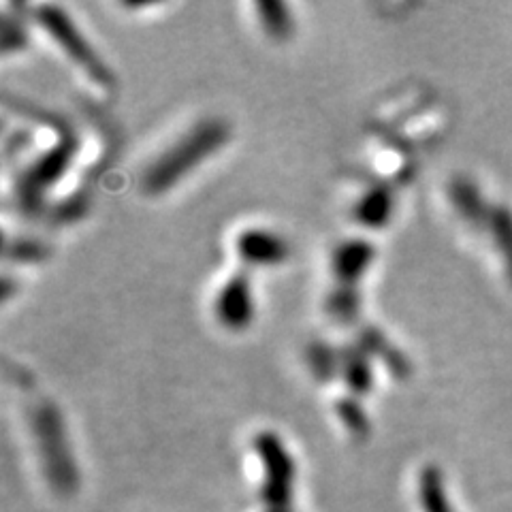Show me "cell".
I'll return each mask as SVG.
<instances>
[{"label":"cell","instance_id":"obj_14","mask_svg":"<svg viewBox=\"0 0 512 512\" xmlns=\"http://www.w3.org/2000/svg\"><path fill=\"white\" fill-rule=\"evenodd\" d=\"M335 414L340 416V421L346 425L352 436L363 438L370 434V419L359 404L357 397H342L335 402Z\"/></svg>","mask_w":512,"mask_h":512},{"label":"cell","instance_id":"obj_15","mask_svg":"<svg viewBox=\"0 0 512 512\" xmlns=\"http://www.w3.org/2000/svg\"><path fill=\"white\" fill-rule=\"evenodd\" d=\"M26 43H28V32H26L22 20L13 18V15H3V39H0L3 52L22 50Z\"/></svg>","mask_w":512,"mask_h":512},{"label":"cell","instance_id":"obj_13","mask_svg":"<svg viewBox=\"0 0 512 512\" xmlns=\"http://www.w3.org/2000/svg\"><path fill=\"white\" fill-rule=\"evenodd\" d=\"M308 365L316 380L331 382L335 376H340V352L325 342H312L308 346Z\"/></svg>","mask_w":512,"mask_h":512},{"label":"cell","instance_id":"obj_11","mask_svg":"<svg viewBox=\"0 0 512 512\" xmlns=\"http://www.w3.org/2000/svg\"><path fill=\"white\" fill-rule=\"evenodd\" d=\"M254 9L259 13V22L271 41H286L293 37L295 32L293 15L284 3H280V0H259V3L254 5Z\"/></svg>","mask_w":512,"mask_h":512},{"label":"cell","instance_id":"obj_6","mask_svg":"<svg viewBox=\"0 0 512 512\" xmlns=\"http://www.w3.org/2000/svg\"><path fill=\"white\" fill-rule=\"evenodd\" d=\"M235 250L248 267H274L288 259V244L267 229H246L237 235Z\"/></svg>","mask_w":512,"mask_h":512},{"label":"cell","instance_id":"obj_8","mask_svg":"<svg viewBox=\"0 0 512 512\" xmlns=\"http://www.w3.org/2000/svg\"><path fill=\"white\" fill-rule=\"evenodd\" d=\"M372 357L359 346L352 344L340 350V376L344 378L348 391L359 397L367 395L374 387V372H372Z\"/></svg>","mask_w":512,"mask_h":512},{"label":"cell","instance_id":"obj_2","mask_svg":"<svg viewBox=\"0 0 512 512\" xmlns=\"http://www.w3.org/2000/svg\"><path fill=\"white\" fill-rule=\"evenodd\" d=\"M32 436L37 440L41 463L54 487L71 489L77 483L75 461L64 431L62 414L54 402H39L30 412Z\"/></svg>","mask_w":512,"mask_h":512},{"label":"cell","instance_id":"obj_10","mask_svg":"<svg viewBox=\"0 0 512 512\" xmlns=\"http://www.w3.org/2000/svg\"><path fill=\"white\" fill-rule=\"evenodd\" d=\"M367 355L370 357H378L382 361V365L395 376V378H406L410 374V363L404 357V352L395 348L384 333L376 327H363L359 342H357Z\"/></svg>","mask_w":512,"mask_h":512},{"label":"cell","instance_id":"obj_9","mask_svg":"<svg viewBox=\"0 0 512 512\" xmlns=\"http://www.w3.org/2000/svg\"><path fill=\"white\" fill-rule=\"evenodd\" d=\"M355 220L365 229H382L387 227L393 216V192L387 186H374L357 201Z\"/></svg>","mask_w":512,"mask_h":512},{"label":"cell","instance_id":"obj_3","mask_svg":"<svg viewBox=\"0 0 512 512\" xmlns=\"http://www.w3.org/2000/svg\"><path fill=\"white\" fill-rule=\"evenodd\" d=\"M35 18L45 28L47 35L58 43L60 50L67 54L92 82L101 86H109L114 82V75L107 69V64L96 56L94 47L88 43L82 32H79V28L71 20V15L64 13V9L56 5H39L35 9Z\"/></svg>","mask_w":512,"mask_h":512},{"label":"cell","instance_id":"obj_1","mask_svg":"<svg viewBox=\"0 0 512 512\" xmlns=\"http://www.w3.org/2000/svg\"><path fill=\"white\" fill-rule=\"evenodd\" d=\"M229 139V126L218 118H207L160 154L143 175V188L150 195L167 192L205 158H210Z\"/></svg>","mask_w":512,"mask_h":512},{"label":"cell","instance_id":"obj_12","mask_svg":"<svg viewBox=\"0 0 512 512\" xmlns=\"http://www.w3.org/2000/svg\"><path fill=\"white\" fill-rule=\"evenodd\" d=\"M361 310V293L352 286L335 284L333 291L327 297V314L338 320L342 325L355 323Z\"/></svg>","mask_w":512,"mask_h":512},{"label":"cell","instance_id":"obj_16","mask_svg":"<svg viewBox=\"0 0 512 512\" xmlns=\"http://www.w3.org/2000/svg\"><path fill=\"white\" fill-rule=\"evenodd\" d=\"M7 254L9 259H15V261H39L43 259L45 250L35 242H15L13 246L9 244Z\"/></svg>","mask_w":512,"mask_h":512},{"label":"cell","instance_id":"obj_5","mask_svg":"<svg viewBox=\"0 0 512 512\" xmlns=\"http://www.w3.org/2000/svg\"><path fill=\"white\" fill-rule=\"evenodd\" d=\"M214 314L222 327L231 331H244L254 320V297L250 278L239 271L231 276L216 295Z\"/></svg>","mask_w":512,"mask_h":512},{"label":"cell","instance_id":"obj_7","mask_svg":"<svg viewBox=\"0 0 512 512\" xmlns=\"http://www.w3.org/2000/svg\"><path fill=\"white\" fill-rule=\"evenodd\" d=\"M376 259V248L367 239H348L333 252L331 269L335 276V284L357 288L365 271L372 267Z\"/></svg>","mask_w":512,"mask_h":512},{"label":"cell","instance_id":"obj_4","mask_svg":"<svg viewBox=\"0 0 512 512\" xmlns=\"http://www.w3.org/2000/svg\"><path fill=\"white\" fill-rule=\"evenodd\" d=\"M77 150V141L73 135H64L52 150H47L35 165H32L26 173L24 178L18 184V199L22 210L26 212H35L43 192L54 186L64 171L69 169L73 154Z\"/></svg>","mask_w":512,"mask_h":512}]
</instances>
